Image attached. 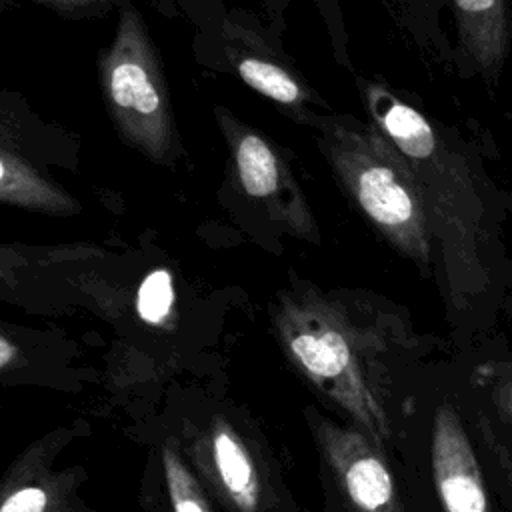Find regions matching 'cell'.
Segmentation results:
<instances>
[{"mask_svg": "<svg viewBox=\"0 0 512 512\" xmlns=\"http://www.w3.org/2000/svg\"><path fill=\"white\" fill-rule=\"evenodd\" d=\"M458 52L468 70L496 88L512 48L510 0H450Z\"/></svg>", "mask_w": 512, "mask_h": 512, "instance_id": "obj_8", "label": "cell"}, {"mask_svg": "<svg viewBox=\"0 0 512 512\" xmlns=\"http://www.w3.org/2000/svg\"><path fill=\"white\" fill-rule=\"evenodd\" d=\"M374 124L410 162L428 210L440 290L452 324L466 338L490 340L500 326L508 260L502 188L482 152L382 86L364 88Z\"/></svg>", "mask_w": 512, "mask_h": 512, "instance_id": "obj_1", "label": "cell"}, {"mask_svg": "<svg viewBox=\"0 0 512 512\" xmlns=\"http://www.w3.org/2000/svg\"><path fill=\"white\" fill-rule=\"evenodd\" d=\"M278 340L300 374L340 404L382 444L392 426L372 370L384 336L364 328L334 296L314 288L282 292L274 306Z\"/></svg>", "mask_w": 512, "mask_h": 512, "instance_id": "obj_2", "label": "cell"}, {"mask_svg": "<svg viewBox=\"0 0 512 512\" xmlns=\"http://www.w3.org/2000/svg\"><path fill=\"white\" fill-rule=\"evenodd\" d=\"M500 324H504L506 332L510 336L508 344L512 348V256H508L504 264V274H502V296H500ZM504 332V334H506Z\"/></svg>", "mask_w": 512, "mask_h": 512, "instance_id": "obj_17", "label": "cell"}, {"mask_svg": "<svg viewBox=\"0 0 512 512\" xmlns=\"http://www.w3.org/2000/svg\"><path fill=\"white\" fill-rule=\"evenodd\" d=\"M510 176H512V168H510ZM502 196H504V206L508 216H512V186L510 188H502Z\"/></svg>", "mask_w": 512, "mask_h": 512, "instance_id": "obj_20", "label": "cell"}, {"mask_svg": "<svg viewBox=\"0 0 512 512\" xmlns=\"http://www.w3.org/2000/svg\"><path fill=\"white\" fill-rule=\"evenodd\" d=\"M472 368V420L482 424L512 456V348L502 330L484 342Z\"/></svg>", "mask_w": 512, "mask_h": 512, "instance_id": "obj_11", "label": "cell"}, {"mask_svg": "<svg viewBox=\"0 0 512 512\" xmlns=\"http://www.w3.org/2000/svg\"><path fill=\"white\" fill-rule=\"evenodd\" d=\"M0 202L40 214L68 216L80 204L44 174H40L12 144L6 130L0 146Z\"/></svg>", "mask_w": 512, "mask_h": 512, "instance_id": "obj_12", "label": "cell"}, {"mask_svg": "<svg viewBox=\"0 0 512 512\" xmlns=\"http://www.w3.org/2000/svg\"><path fill=\"white\" fill-rule=\"evenodd\" d=\"M316 436L352 512H404L388 464L360 430L318 420Z\"/></svg>", "mask_w": 512, "mask_h": 512, "instance_id": "obj_7", "label": "cell"}, {"mask_svg": "<svg viewBox=\"0 0 512 512\" xmlns=\"http://www.w3.org/2000/svg\"><path fill=\"white\" fill-rule=\"evenodd\" d=\"M174 284L172 274L166 268L152 270L140 284L136 294V312L148 326L162 328L174 314Z\"/></svg>", "mask_w": 512, "mask_h": 512, "instance_id": "obj_13", "label": "cell"}, {"mask_svg": "<svg viewBox=\"0 0 512 512\" xmlns=\"http://www.w3.org/2000/svg\"><path fill=\"white\" fill-rule=\"evenodd\" d=\"M226 34L228 60L244 84L292 110H300L314 100L310 86L268 48L260 46L250 32L238 24H228Z\"/></svg>", "mask_w": 512, "mask_h": 512, "instance_id": "obj_10", "label": "cell"}, {"mask_svg": "<svg viewBox=\"0 0 512 512\" xmlns=\"http://www.w3.org/2000/svg\"><path fill=\"white\" fill-rule=\"evenodd\" d=\"M478 450L484 456V468L490 474V484L496 496L512 512V456L502 448V444L478 422H474Z\"/></svg>", "mask_w": 512, "mask_h": 512, "instance_id": "obj_15", "label": "cell"}, {"mask_svg": "<svg viewBox=\"0 0 512 512\" xmlns=\"http://www.w3.org/2000/svg\"><path fill=\"white\" fill-rule=\"evenodd\" d=\"M162 468L174 512H210L196 478L170 446L162 448Z\"/></svg>", "mask_w": 512, "mask_h": 512, "instance_id": "obj_14", "label": "cell"}, {"mask_svg": "<svg viewBox=\"0 0 512 512\" xmlns=\"http://www.w3.org/2000/svg\"><path fill=\"white\" fill-rule=\"evenodd\" d=\"M216 116L244 194L258 202L288 234L318 244L320 232L308 200L278 148L228 110L216 108Z\"/></svg>", "mask_w": 512, "mask_h": 512, "instance_id": "obj_5", "label": "cell"}, {"mask_svg": "<svg viewBox=\"0 0 512 512\" xmlns=\"http://www.w3.org/2000/svg\"><path fill=\"white\" fill-rule=\"evenodd\" d=\"M320 150L366 222L424 276L436 264L420 182L396 144L372 122L350 116L318 122Z\"/></svg>", "mask_w": 512, "mask_h": 512, "instance_id": "obj_3", "label": "cell"}, {"mask_svg": "<svg viewBox=\"0 0 512 512\" xmlns=\"http://www.w3.org/2000/svg\"><path fill=\"white\" fill-rule=\"evenodd\" d=\"M34 2L44 4V6L52 8V10L64 12V14H72V12H76V8L70 4V0H34Z\"/></svg>", "mask_w": 512, "mask_h": 512, "instance_id": "obj_19", "label": "cell"}, {"mask_svg": "<svg viewBox=\"0 0 512 512\" xmlns=\"http://www.w3.org/2000/svg\"><path fill=\"white\" fill-rule=\"evenodd\" d=\"M202 446V468L222 500L234 512H266V484L256 456L240 432L228 420L216 418Z\"/></svg>", "mask_w": 512, "mask_h": 512, "instance_id": "obj_9", "label": "cell"}, {"mask_svg": "<svg viewBox=\"0 0 512 512\" xmlns=\"http://www.w3.org/2000/svg\"><path fill=\"white\" fill-rule=\"evenodd\" d=\"M16 358L18 346L6 334H0V368L10 370L16 364Z\"/></svg>", "mask_w": 512, "mask_h": 512, "instance_id": "obj_18", "label": "cell"}, {"mask_svg": "<svg viewBox=\"0 0 512 512\" xmlns=\"http://www.w3.org/2000/svg\"><path fill=\"white\" fill-rule=\"evenodd\" d=\"M50 494L42 486H22L8 494L0 506V512H46Z\"/></svg>", "mask_w": 512, "mask_h": 512, "instance_id": "obj_16", "label": "cell"}, {"mask_svg": "<svg viewBox=\"0 0 512 512\" xmlns=\"http://www.w3.org/2000/svg\"><path fill=\"white\" fill-rule=\"evenodd\" d=\"M104 102L120 138L158 164H172L176 126L164 72L148 28L134 6L122 8L98 62Z\"/></svg>", "mask_w": 512, "mask_h": 512, "instance_id": "obj_4", "label": "cell"}, {"mask_svg": "<svg viewBox=\"0 0 512 512\" xmlns=\"http://www.w3.org/2000/svg\"><path fill=\"white\" fill-rule=\"evenodd\" d=\"M430 460L442 512H494L480 450L452 400H442L434 410Z\"/></svg>", "mask_w": 512, "mask_h": 512, "instance_id": "obj_6", "label": "cell"}]
</instances>
